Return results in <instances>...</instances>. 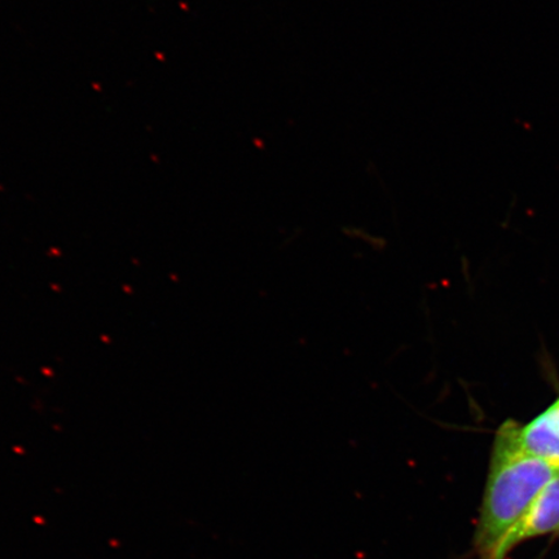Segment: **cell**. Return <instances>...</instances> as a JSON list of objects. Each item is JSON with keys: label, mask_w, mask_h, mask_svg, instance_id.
<instances>
[{"label": "cell", "mask_w": 559, "mask_h": 559, "mask_svg": "<svg viewBox=\"0 0 559 559\" xmlns=\"http://www.w3.org/2000/svg\"><path fill=\"white\" fill-rule=\"evenodd\" d=\"M514 421H507L496 435L491 463L474 550L479 559H493L496 550L544 487L559 474L558 467L523 453L515 442Z\"/></svg>", "instance_id": "6da1fadb"}, {"label": "cell", "mask_w": 559, "mask_h": 559, "mask_svg": "<svg viewBox=\"0 0 559 559\" xmlns=\"http://www.w3.org/2000/svg\"><path fill=\"white\" fill-rule=\"evenodd\" d=\"M515 442L523 453L559 469V397L526 426L516 425Z\"/></svg>", "instance_id": "3957f363"}, {"label": "cell", "mask_w": 559, "mask_h": 559, "mask_svg": "<svg viewBox=\"0 0 559 559\" xmlns=\"http://www.w3.org/2000/svg\"><path fill=\"white\" fill-rule=\"evenodd\" d=\"M559 530V474L551 479L543 491L537 496L522 516V520L509 531V534L501 542L496 550L493 559H506L516 545L556 533Z\"/></svg>", "instance_id": "7a4b0ae2"}]
</instances>
